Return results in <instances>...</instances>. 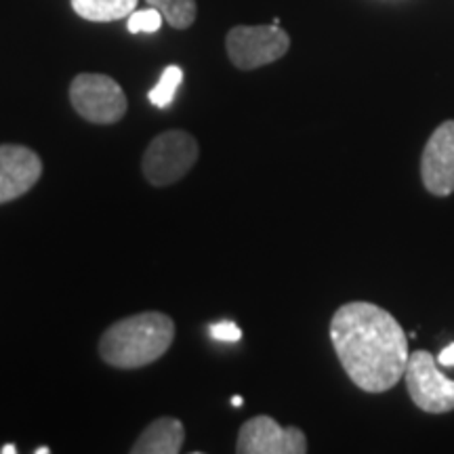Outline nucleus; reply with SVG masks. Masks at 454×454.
Listing matches in <instances>:
<instances>
[{
    "label": "nucleus",
    "mask_w": 454,
    "mask_h": 454,
    "mask_svg": "<svg viewBox=\"0 0 454 454\" xmlns=\"http://www.w3.org/2000/svg\"><path fill=\"white\" fill-rule=\"evenodd\" d=\"M331 340L351 383L383 394L400 383L408 364V337L387 309L366 301L345 303L331 320Z\"/></svg>",
    "instance_id": "f257e3e1"
},
{
    "label": "nucleus",
    "mask_w": 454,
    "mask_h": 454,
    "mask_svg": "<svg viewBox=\"0 0 454 454\" xmlns=\"http://www.w3.org/2000/svg\"><path fill=\"white\" fill-rule=\"evenodd\" d=\"M175 339L173 317L141 311L112 325L99 339V356L114 368H141L160 360Z\"/></svg>",
    "instance_id": "f03ea898"
},
{
    "label": "nucleus",
    "mask_w": 454,
    "mask_h": 454,
    "mask_svg": "<svg viewBox=\"0 0 454 454\" xmlns=\"http://www.w3.org/2000/svg\"><path fill=\"white\" fill-rule=\"evenodd\" d=\"M196 139L185 130H167L158 135L147 145L144 160H141V170L145 179L156 187H167L170 184H177L190 173L198 160Z\"/></svg>",
    "instance_id": "7ed1b4c3"
},
{
    "label": "nucleus",
    "mask_w": 454,
    "mask_h": 454,
    "mask_svg": "<svg viewBox=\"0 0 454 454\" xmlns=\"http://www.w3.org/2000/svg\"><path fill=\"white\" fill-rule=\"evenodd\" d=\"M291 36L280 26H236L227 32L225 49L231 64L240 70H257L282 59Z\"/></svg>",
    "instance_id": "20e7f679"
},
{
    "label": "nucleus",
    "mask_w": 454,
    "mask_h": 454,
    "mask_svg": "<svg viewBox=\"0 0 454 454\" xmlns=\"http://www.w3.org/2000/svg\"><path fill=\"white\" fill-rule=\"evenodd\" d=\"M70 101L74 110L93 124H114L127 112L124 90L106 74H78L70 84Z\"/></svg>",
    "instance_id": "39448f33"
},
{
    "label": "nucleus",
    "mask_w": 454,
    "mask_h": 454,
    "mask_svg": "<svg viewBox=\"0 0 454 454\" xmlns=\"http://www.w3.org/2000/svg\"><path fill=\"white\" fill-rule=\"evenodd\" d=\"M404 381L414 406L429 414L454 411V381L440 372L431 351L419 349L408 356Z\"/></svg>",
    "instance_id": "423d86ee"
},
{
    "label": "nucleus",
    "mask_w": 454,
    "mask_h": 454,
    "mask_svg": "<svg viewBox=\"0 0 454 454\" xmlns=\"http://www.w3.org/2000/svg\"><path fill=\"white\" fill-rule=\"evenodd\" d=\"M238 454H305L308 438L299 427H280L276 419L259 414L240 427Z\"/></svg>",
    "instance_id": "0eeeda50"
},
{
    "label": "nucleus",
    "mask_w": 454,
    "mask_h": 454,
    "mask_svg": "<svg viewBox=\"0 0 454 454\" xmlns=\"http://www.w3.org/2000/svg\"><path fill=\"white\" fill-rule=\"evenodd\" d=\"M421 179L429 194H454V121L442 122L431 133L421 156Z\"/></svg>",
    "instance_id": "6e6552de"
},
{
    "label": "nucleus",
    "mask_w": 454,
    "mask_h": 454,
    "mask_svg": "<svg viewBox=\"0 0 454 454\" xmlns=\"http://www.w3.org/2000/svg\"><path fill=\"white\" fill-rule=\"evenodd\" d=\"M43 160L26 145H0V204L17 200L36 185Z\"/></svg>",
    "instance_id": "1a4fd4ad"
},
{
    "label": "nucleus",
    "mask_w": 454,
    "mask_h": 454,
    "mask_svg": "<svg viewBox=\"0 0 454 454\" xmlns=\"http://www.w3.org/2000/svg\"><path fill=\"white\" fill-rule=\"evenodd\" d=\"M185 440L184 423L179 419L162 417L156 419L141 431L130 452L133 454H177Z\"/></svg>",
    "instance_id": "9d476101"
},
{
    "label": "nucleus",
    "mask_w": 454,
    "mask_h": 454,
    "mask_svg": "<svg viewBox=\"0 0 454 454\" xmlns=\"http://www.w3.org/2000/svg\"><path fill=\"white\" fill-rule=\"evenodd\" d=\"M139 0H72L74 13L95 24L124 20L137 9Z\"/></svg>",
    "instance_id": "9b49d317"
},
{
    "label": "nucleus",
    "mask_w": 454,
    "mask_h": 454,
    "mask_svg": "<svg viewBox=\"0 0 454 454\" xmlns=\"http://www.w3.org/2000/svg\"><path fill=\"white\" fill-rule=\"evenodd\" d=\"M150 7L158 9L175 30H187L196 21V0H145Z\"/></svg>",
    "instance_id": "f8f14e48"
},
{
    "label": "nucleus",
    "mask_w": 454,
    "mask_h": 454,
    "mask_svg": "<svg viewBox=\"0 0 454 454\" xmlns=\"http://www.w3.org/2000/svg\"><path fill=\"white\" fill-rule=\"evenodd\" d=\"M181 82H184V70H181L179 66H168L167 70L162 72L156 87L147 93V99H150L152 106L167 110V107L175 101V95H177Z\"/></svg>",
    "instance_id": "ddd939ff"
},
{
    "label": "nucleus",
    "mask_w": 454,
    "mask_h": 454,
    "mask_svg": "<svg viewBox=\"0 0 454 454\" xmlns=\"http://www.w3.org/2000/svg\"><path fill=\"white\" fill-rule=\"evenodd\" d=\"M127 20H129L127 27L130 34H141V32L154 34L160 30L162 26V13L154 7L144 9V11H133Z\"/></svg>",
    "instance_id": "4468645a"
},
{
    "label": "nucleus",
    "mask_w": 454,
    "mask_h": 454,
    "mask_svg": "<svg viewBox=\"0 0 454 454\" xmlns=\"http://www.w3.org/2000/svg\"><path fill=\"white\" fill-rule=\"evenodd\" d=\"M211 337L221 343H238L242 339V331L234 322H217L211 326Z\"/></svg>",
    "instance_id": "2eb2a0df"
},
{
    "label": "nucleus",
    "mask_w": 454,
    "mask_h": 454,
    "mask_svg": "<svg viewBox=\"0 0 454 454\" xmlns=\"http://www.w3.org/2000/svg\"><path fill=\"white\" fill-rule=\"evenodd\" d=\"M438 362L442 366H454V343L448 345V348L438 356Z\"/></svg>",
    "instance_id": "dca6fc26"
},
{
    "label": "nucleus",
    "mask_w": 454,
    "mask_h": 454,
    "mask_svg": "<svg viewBox=\"0 0 454 454\" xmlns=\"http://www.w3.org/2000/svg\"><path fill=\"white\" fill-rule=\"evenodd\" d=\"M0 452H3V454H15V452H17V448H15L13 444H7V446L0 448Z\"/></svg>",
    "instance_id": "f3484780"
},
{
    "label": "nucleus",
    "mask_w": 454,
    "mask_h": 454,
    "mask_svg": "<svg viewBox=\"0 0 454 454\" xmlns=\"http://www.w3.org/2000/svg\"><path fill=\"white\" fill-rule=\"evenodd\" d=\"M242 404H244V400H242L240 395H234V397H231V406H234V408H240Z\"/></svg>",
    "instance_id": "a211bd4d"
},
{
    "label": "nucleus",
    "mask_w": 454,
    "mask_h": 454,
    "mask_svg": "<svg viewBox=\"0 0 454 454\" xmlns=\"http://www.w3.org/2000/svg\"><path fill=\"white\" fill-rule=\"evenodd\" d=\"M49 452H51L49 446H41V448H36V450H34V454H49Z\"/></svg>",
    "instance_id": "6ab92c4d"
}]
</instances>
